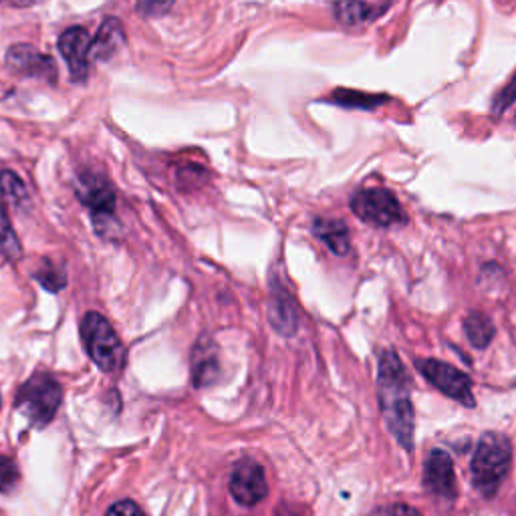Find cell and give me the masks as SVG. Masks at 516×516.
Segmentation results:
<instances>
[{
  "mask_svg": "<svg viewBox=\"0 0 516 516\" xmlns=\"http://www.w3.org/2000/svg\"><path fill=\"white\" fill-rule=\"evenodd\" d=\"M410 387V375L400 355L394 349H383L377 367L379 410L387 430H390V434L406 452H414L416 432V414Z\"/></svg>",
  "mask_w": 516,
  "mask_h": 516,
  "instance_id": "cell-1",
  "label": "cell"
},
{
  "mask_svg": "<svg viewBox=\"0 0 516 516\" xmlns=\"http://www.w3.org/2000/svg\"><path fill=\"white\" fill-rule=\"evenodd\" d=\"M512 446L504 434L486 432L480 436L470 462V474L474 488L484 496L492 498L504 478L510 472Z\"/></svg>",
  "mask_w": 516,
  "mask_h": 516,
  "instance_id": "cell-2",
  "label": "cell"
},
{
  "mask_svg": "<svg viewBox=\"0 0 516 516\" xmlns=\"http://www.w3.org/2000/svg\"><path fill=\"white\" fill-rule=\"evenodd\" d=\"M81 337L93 363L105 373H115L125 365V347L111 323L99 313H87L81 323Z\"/></svg>",
  "mask_w": 516,
  "mask_h": 516,
  "instance_id": "cell-3",
  "label": "cell"
},
{
  "mask_svg": "<svg viewBox=\"0 0 516 516\" xmlns=\"http://www.w3.org/2000/svg\"><path fill=\"white\" fill-rule=\"evenodd\" d=\"M63 400V390L59 381L49 373H35L17 396V408L37 426L45 428L55 418Z\"/></svg>",
  "mask_w": 516,
  "mask_h": 516,
  "instance_id": "cell-4",
  "label": "cell"
},
{
  "mask_svg": "<svg viewBox=\"0 0 516 516\" xmlns=\"http://www.w3.org/2000/svg\"><path fill=\"white\" fill-rule=\"evenodd\" d=\"M77 194L81 202L91 210L93 228L101 238H111L121 230L115 218V194L109 182L99 174H85L79 182Z\"/></svg>",
  "mask_w": 516,
  "mask_h": 516,
  "instance_id": "cell-5",
  "label": "cell"
},
{
  "mask_svg": "<svg viewBox=\"0 0 516 516\" xmlns=\"http://www.w3.org/2000/svg\"><path fill=\"white\" fill-rule=\"evenodd\" d=\"M351 210L361 222L375 228H390L408 220L396 194L385 188L359 190L351 198Z\"/></svg>",
  "mask_w": 516,
  "mask_h": 516,
  "instance_id": "cell-6",
  "label": "cell"
},
{
  "mask_svg": "<svg viewBox=\"0 0 516 516\" xmlns=\"http://www.w3.org/2000/svg\"><path fill=\"white\" fill-rule=\"evenodd\" d=\"M416 367L424 375V379L432 383L446 398H452L466 408L476 406V400L472 394V379L458 367L438 359H418Z\"/></svg>",
  "mask_w": 516,
  "mask_h": 516,
  "instance_id": "cell-7",
  "label": "cell"
},
{
  "mask_svg": "<svg viewBox=\"0 0 516 516\" xmlns=\"http://www.w3.org/2000/svg\"><path fill=\"white\" fill-rule=\"evenodd\" d=\"M230 494L242 506H254L263 502L269 494L265 470L254 460H240L230 476Z\"/></svg>",
  "mask_w": 516,
  "mask_h": 516,
  "instance_id": "cell-8",
  "label": "cell"
},
{
  "mask_svg": "<svg viewBox=\"0 0 516 516\" xmlns=\"http://www.w3.org/2000/svg\"><path fill=\"white\" fill-rule=\"evenodd\" d=\"M424 488L440 500L452 502L458 496L454 462L448 452L432 450L424 464Z\"/></svg>",
  "mask_w": 516,
  "mask_h": 516,
  "instance_id": "cell-9",
  "label": "cell"
},
{
  "mask_svg": "<svg viewBox=\"0 0 516 516\" xmlns=\"http://www.w3.org/2000/svg\"><path fill=\"white\" fill-rule=\"evenodd\" d=\"M59 51L69 67L71 79L83 83L89 77V59H91V39L89 33L81 27L67 29L59 39Z\"/></svg>",
  "mask_w": 516,
  "mask_h": 516,
  "instance_id": "cell-10",
  "label": "cell"
},
{
  "mask_svg": "<svg viewBox=\"0 0 516 516\" xmlns=\"http://www.w3.org/2000/svg\"><path fill=\"white\" fill-rule=\"evenodd\" d=\"M7 65L25 77L45 79L49 83L57 81L55 61L31 45H13L7 51Z\"/></svg>",
  "mask_w": 516,
  "mask_h": 516,
  "instance_id": "cell-11",
  "label": "cell"
},
{
  "mask_svg": "<svg viewBox=\"0 0 516 516\" xmlns=\"http://www.w3.org/2000/svg\"><path fill=\"white\" fill-rule=\"evenodd\" d=\"M220 371L218 349L208 337H200L192 351V379L196 387H208L216 381Z\"/></svg>",
  "mask_w": 516,
  "mask_h": 516,
  "instance_id": "cell-12",
  "label": "cell"
},
{
  "mask_svg": "<svg viewBox=\"0 0 516 516\" xmlns=\"http://www.w3.org/2000/svg\"><path fill=\"white\" fill-rule=\"evenodd\" d=\"M269 317L273 327L281 335H295L299 327V311L295 299L285 289H275L269 305Z\"/></svg>",
  "mask_w": 516,
  "mask_h": 516,
  "instance_id": "cell-13",
  "label": "cell"
},
{
  "mask_svg": "<svg viewBox=\"0 0 516 516\" xmlns=\"http://www.w3.org/2000/svg\"><path fill=\"white\" fill-rule=\"evenodd\" d=\"M125 45V33L117 19L109 17L101 23L95 39L91 41V59L109 61Z\"/></svg>",
  "mask_w": 516,
  "mask_h": 516,
  "instance_id": "cell-14",
  "label": "cell"
},
{
  "mask_svg": "<svg viewBox=\"0 0 516 516\" xmlns=\"http://www.w3.org/2000/svg\"><path fill=\"white\" fill-rule=\"evenodd\" d=\"M313 234L337 256H345L351 250L349 228L343 220L335 218H315Z\"/></svg>",
  "mask_w": 516,
  "mask_h": 516,
  "instance_id": "cell-15",
  "label": "cell"
},
{
  "mask_svg": "<svg viewBox=\"0 0 516 516\" xmlns=\"http://www.w3.org/2000/svg\"><path fill=\"white\" fill-rule=\"evenodd\" d=\"M383 11L385 7H373L369 3H363V0H339V3H335L333 7L335 19L345 27L365 25L377 19Z\"/></svg>",
  "mask_w": 516,
  "mask_h": 516,
  "instance_id": "cell-16",
  "label": "cell"
},
{
  "mask_svg": "<svg viewBox=\"0 0 516 516\" xmlns=\"http://www.w3.org/2000/svg\"><path fill=\"white\" fill-rule=\"evenodd\" d=\"M329 101H333L339 107L345 109H363V111H371L381 107L385 101H390L387 95H373V93H365V91H355V89H335L333 95L329 97Z\"/></svg>",
  "mask_w": 516,
  "mask_h": 516,
  "instance_id": "cell-17",
  "label": "cell"
},
{
  "mask_svg": "<svg viewBox=\"0 0 516 516\" xmlns=\"http://www.w3.org/2000/svg\"><path fill=\"white\" fill-rule=\"evenodd\" d=\"M464 331H466V337L470 341L472 347L476 349H486L492 339H494V323L490 321L488 315L484 313H478V311H472L466 319H464Z\"/></svg>",
  "mask_w": 516,
  "mask_h": 516,
  "instance_id": "cell-18",
  "label": "cell"
},
{
  "mask_svg": "<svg viewBox=\"0 0 516 516\" xmlns=\"http://www.w3.org/2000/svg\"><path fill=\"white\" fill-rule=\"evenodd\" d=\"M0 252H3L7 258H11V261H17V258H21L23 254L21 240L17 238V232L3 206H0Z\"/></svg>",
  "mask_w": 516,
  "mask_h": 516,
  "instance_id": "cell-19",
  "label": "cell"
},
{
  "mask_svg": "<svg viewBox=\"0 0 516 516\" xmlns=\"http://www.w3.org/2000/svg\"><path fill=\"white\" fill-rule=\"evenodd\" d=\"M0 190H3L5 198L17 208H23L29 202L27 186L13 170H5L0 174Z\"/></svg>",
  "mask_w": 516,
  "mask_h": 516,
  "instance_id": "cell-20",
  "label": "cell"
},
{
  "mask_svg": "<svg viewBox=\"0 0 516 516\" xmlns=\"http://www.w3.org/2000/svg\"><path fill=\"white\" fill-rule=\"evenodd\" d=\"M35 279L51 293H57L65 287V273L61 267H55L51 263L45 261V267L39 269V273L35 275Z\"/></svg>",
  "mask_w": 516,
  "mask_h": 516,
  "instance_id": "cell-21",
  "label": "cell"
},
{
  "mask_svg": "<svg viewBox=\"0 0 516 516\" xmlns=\"http://www.w3.org/2000/svg\"><path fill=\"white\" fill-rule=\"evenodd\" d=\"M19 482V468L13 458L0 454V492H9Z\"/></svg>",
  "mask_w": 516,
  "mask_h": 516,
  "instance_id": "cell-22",
  "label": "cell"
},
{
  "mask_svg": "<svg viewBox=\"0 0 516 516\" xmlns=\"http://www.w3.org/2000/svg\"><path fill=\"white\" fill-rule=\"evenodd\" d=\"M176 0H138L136 11L144 17H160L166 15L172 7H174Z\"/></svg>",
  "mask_w": 516,
  "mask_h": 516,
  "instance_id": "cell-23",
  "label": "cell"
},
{
  "mask_svg": "<svg viewBox=\"0 0 516 516\" xmlns=\"http://www.w3.org/2000/svg\"><path fill=\"white\" fill-rule=\"evenodd\" d=\"M369 516H422V512L410 504H385L375 508Z\"/></svg>",
  "mask_w": 516,
  "mask_h": 516,
  "instance_id": "cell-24",
  "label": "cell"
},
{
  "mask_svg": "<svg viewBox=\"0 0 516 516\" xmlns=\"http://www.w3.org/2000/svg\"><path fill=\"white\" fill-rule=\"evenodd\" d=\"M514 99H516V75L508 81V85L494 99V111L504 113L514 103Z\"/></svg>",
  "mask_w": 516,
  "mask_h": 516,
  "instance_id": "cell-25",
  "label": "cell"
},
{
  "mask_svg": "<svg viewBox=\"0 0 516 516\" xmlns=\"http://www.w3.org/2000/svg\"><path fill=\"white\" fill-rule=\"evenodd\" d=\"M105 516H144L142 508L132 500H119L115 502Z\"/></svg>",
  "mask_w": 516,
  "mask_h": 516,
  "instance_id": "cell-26",
  "label": "cell"
},
{
  "mask_svg": "<svg viewBox=\"0 0 516 516\" xmlns=\"http://www.w3.org/2000/svg\"><path fill=\"white\" fill-rule=\"evenodd\" d=\"M0 3L9 5V7H17V9H27V7L41 3V0H0Z\"/></svg>",
  "mask_w": 516,
  "mask_h": 516,
  "instance_id": "cell-27",
  "label": "cell"
},
{
  "mask_svg": "<svg viewBox=\"0 0 516 516\" xmlns=\"http://www.w3.org/2000/svg\"><path fill=\"white\" fill-rule=\"evenodd\" d=\"M277 516H297V512L291 506H279Z\"/></svg>",
  "mask_w": 516,
  "mask_h": 516,
  "instance_id": "cell-28",
  "label": "cell"
}]
</instances>
